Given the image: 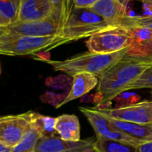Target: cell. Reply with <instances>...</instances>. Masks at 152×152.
Returning a JSON list of instances; mask_svg holds the SVG:
<instances>
[{
	"mask_svg": "<svg viewBox=\"0 0 152 152\" xmlns=\"http://www.w3.org/2000/svg\"><path fill=\"white\" fill-rule=\"evenodd\" d=\"M86 152H95V151H94V149H91V150H90V151H88Z\"/></svg>",
	"mask_w": 152,
	"mask_h": 152,
	"instance_id": "31",
	"label": "cell"
},
{
	"mask_svg": "<svg viewBox=\"0 0 152 152\" xmlns=\"http://www.w3.org/2000/svg\"><path fill=\"white\" fill-rule=\"evenodd\" d=\"M62 28L63 25L52 15L43 20L16 22L10 26L0 28V34L30 37H53L60 35Z\"/></svg>",
	"mask_w": 152,
	"mask_h": 152,
	"instance_id": "7",
	"label": "cell"
},
{
	"mask_svg": "<svg viewBox=\"0 0 152 152\" xmlns=\"http://www.w3.org/2000/svg\"><path fill=\"white\" fill-rule=\"evenodd\" d=\"M132 42L133 39L129 28L114 27L89 37L86 46L91 53L109 54L128 48Z\"/></svg>",
	"mask_w": 152,
	"mask_h": 152,
	"instance_id": "5",
	"label": "cell"
},
{
	"mask_svg": "<svg viewBox=\"0 0 152 152\" xmlns=\"http://www.w3.org/2000/svg\"><path fill=\"white\" fill-rule=\"evenodd\" d=\"M116 26L104 19L91 8L74 7L59 37L76 41Z\"/></svg>",
	"mask_w": 152,
	"mask_h": 152,
	"instance_id": "3",
	"label": "cell"
},
{
	"mask_svg": "<svg viewBox=\"0 0 152 152\" xmlns=\"http://www.w3.org/2000/svg\"><path fill=\"white\" fill-rule=\"evenodd\" d=\"M94 150L95 152H137L136 147L132 145L96 137Z\"/></svg>",
	"mask_w": 152,
	"mask_h": 152,
	"instance_id": "19",
	"label": "cell"
},
{
	"mask_svg": "<svg viewBox=\"0 0 152 152\" xmlns=\"http://www.w3.org/2000/svg\"><path fill=\"white\" fill-rule=\"evenodd\" d=\"M34 114L28 111L16 115H7L0 119V143L14 148L23 139L32 124Z\"/></svg>",
	"mask_w": 152,
	"mask_h": 152,
	"instance_id": "6",
	"label": "cell"
},
{
	"mask_svg": "<svg viewBox=\"0 0 152 152\" xmlns=\"http://www.w3.org/2000/svg\"><path fill=\"white\" fill-rule=\"evenodd\" d=\"M142 88L152 89V65L141 75L139 80H137L132 86L129 88L128 91L132 89Z\"/></svg>",
	"mask_w": 152,
	"mask_h": 152,
	"instance_id": "23",
	"label": "cell"
},
{
	"mask_svg": "<svg viewBox=\"0 0 152 152\" xmlns=\"http://www.w3.org/2000/svg\"><path fill=\"white\" fill-rule=\"evenodd\" d=\"M152 63L135 62L123 59L99 77L97 92L100 95L99 105L111 101L139 80Z\"/></svg>",
	"mask_w": 152,
	"mask_h": 152,
	"instance_id": "1",
	"label": "cell"
},
{
	"mask_svg": "<svg viewBox=\"0 0 152 152\" xmlns=\"http://www.w3.org/2000/svg\"><path fill=\"white\" fill-rule=\"evenodd\" d=\"M55 130L62 140L77 142L80 140V124L74 114H62L56 118Z\"/></svg>",
	"mask_w": 152,
	"mask_h": 152,
	"instance_id": "15",
	"label": "cell"
},
{
	"mask_svg": "<svg viewBox=\"0 0 152 152\" xmlns=\"http://www.w3.org/2000/svg\"><path fill=\"white\" fill-rule=\"evenodd\" d=\"M110 118L137 124L152 123V100L142 101L120 108L99 109Z\"/></svg>",
	"mask_w": 152,
	"mask_h": 152,
	"instance_id": "9",
	"label": "cell"
},
{
	"mask_svg": "<svg viewBox=\"0 0 152 152\" xmlns=\"http://www.w3.org/2000/svg\"><path fill=\"white\" fill-rule=\"evenodd\" d=\"M151 97H152V89H151Z\"/></svg>",
	"mask_w": 152,
	"mask_h": 152,
	"instance_id": "32",
	"label": "cell"
},
{
	"mask_svg": "<svg viewBox=\"0 0 152 152\" xmlns=\"http://www.w3.org/2000/svg\"></svg>",
	"mask_w": 152,
	"mask_h": 152,
	"instance_id": "33",
	"label": "cell"
},
{
	"mask_svg": "<svg viewBox=\"0 0 152 152\" xmlns=\"http://www.w3.org/2000/svg\"><path fill=\"white\" fill-rule=\"evenodd\" d=\"M69 42V39L59 36L30 37L0 34V53L5 56H25L43 50H51Z\"/></svg>",
	"mask_w": 152,
	"mask_h": 152,
	"instance_id": "4",
	"label": "cell"
},
{
	"mask_svg": "<svg viewBox=\"0 0 152 152\" xmlns=\"http://www.w3.org/2000/svg\"><path fill=\"white\" fill-rule=\"evenodd\" d=\"M96 139L94 137L73 142L60 137H43L39 141L35 152H86L94 149Z\"/></svg>",
	"mask_w": 152,
	"mask_h": 152,
	"instance_id": "11",
	"label": "cell"
},
{
	"mask_svg": "<svg viewBox=\"0 0 152 152\" xmlns=\"http://www.w3.org/2000/svg\"><path fill=\"white\" fill-rule=\"evenodd\" d=\"M107 117L109 120L111 127L130 137L139 145L152 141V123L137 124Z\"/></svg>",
	"mask_w": 152,
	"mask_h": 152,
	"instance_id": "13",
	"label": "cell"
},
{
	"mask_svg": "<svg viewBox=\"0 0 152 152\" xmlns=\"http://www.w3.org/2000/svg\"><path fill=\"white\" fill-rule=\"evenodd\" d=\"M132 34V45H140L152 39V30L143 26H136L129 28Z\"/></svg>",
	"mask_w": 152,
	"mask_h": 152,
	"instance_id": "22",
	"label": "cell"
},
{
	"mask_svg": "<svg viewBox=\"0 0 152 152\" xmlns=\"http://www.w3.org/2000/svg\"><path fill=\"white\" fill-rule=\"evenodd\" d=\"M34 121L42 134V138L55 136V132H56L55 130L56 118L43 116L35 112Z\"/></svg>",
	"mask_w": 152,
	"mask_h": 152,
	"instance_id": "21",
	"label": "cell"
},
{
	"mask_svg": "<svg viewBox=\"0 0 152 152\" xmlns=\"http://www.w3.org/2000/svg\"><path fill=\"white\" fill-rule=\"evenodd\" d=\"M53 10L51 0H21L17 22L43 20L51 16Z\"/></svg>",
	"mask_w": 152,
	"mask_h": 152,
	"instance_id": "12",
	"label": "cell"
},
{
	"mask_svg": "<svg viewBox=\"0 0 152 152\" xmlns=\"http://www.w3.org/2000/svg\"><path fill=\"white\" fill-rule=\"evenodd\" d=\"M42 138V134L38 126L36 124L34 117L31 128L25 134L22 141L12 148V152H35L36 146Z\"/></svg>",
	"mask_w": 152,
	"mask_h": 152,
	"instance_id": "17",
	"label": "cell"
},
{
	"mask_svg": "<svg viewBox=\"0 0 152 152\" xmlns=\"http://www.w3.org/2000/svg\"><path fill=\"white\" fill-rule=\"evenodd\" d=\"M129 1H144L145 0H129Z\"/></svg>",
	"mask_w": 152,
	"mask_h": 152,
	"instance_id": "30",
	"label": "cell"
},
{
	"mask_svg": "<svg viewBox=\"0 0 152 152\" xmlns=\"http://www.w3.org/2000/svg\"><path fill=\"white\" fill-rule=\"evenodd\" d=\"M109 54L95 53L91 52L77 54L63 61L45 59L56 71H62L73 77L78 73H91L100 77L108 69L123 59L127 49Z\"/></svg>",
	"mask_w": 152,
	"mask_h": 152,
	"instance_id": "2",
	"label": "cell"
},
{
	"mask_svg": "<svg viewBox=\"0 0 152 152\" xmlns=\"http://www.w3.org/2000/svg\"><path fill=\"white\" fill-rule=\"evenodd\" d=\"M143 2L145 7L148 9V10H149L150 12H151V15H152V0H145Z\"/></svg>",
	"mask_w": 152,
	"mask_h": 152,
	"instance_id": "27",
	"label": "cell"
},
{
	"mask_svg": "<svg viewBox=\"0 0 152 152\" xmlns=\"http://www.w3.org/2000/svg\"><path fill=\"white\" fill-rule=\"evenodd\" d=\"M119 1H120V2L123 4V5L126 6V7H127V4H129V2H130V1H129V0H119Z\"/></svg>",
	"mask_w": 152,
	"mask_h": 152,
	"instance_id": "29",
	"label": "cell"
},
{
	"mask_svg": "<svg viewBox=\"0 0 152 152\" xmlns=\"http://www.w3.org/2000/svg\"><path fill=\"white\" fill-rule=\"evenodd\" d=\"M136 26H143L152 30V15L143 16H135Z\"/></svg>",
	"mask_w": 152,
	"mask_h": 152,
	"instance_id": "24",
	"label": "cell"
},
{
	"mask_svg": "<svg viewBox=\"0 0 152 152\" xmlns=\"http://www.w3.org/2000/svg\"><path fill=\"white\" fill-rule=\"evenodd\" d=\"M79 110L87 118L88 121L93 127L96 137L124 142L136 148L139 146V145L130 137L118 132L111 127L108 117L102 114L98 108L80 107Z\"/></svg>",
	"mask_w": 152,
	"mask_h": 152,
	"instance_id": "8",
	"label": "cell"
},
{
	"mask_svg": "<svg viewBox=\"0 0 152 152\" xmlns=\"http://www.w3.org/2000/svg\"><path fill=\"white\" fill-rule=\"evenodd\" d=\"M53 4V16L61 23L65 24L70 13L74 7L72 0H51Z\"/></svg>",
	"mask_w": 152,
	"mask_h": 152,
	"instance_id": "20",
	"label": "cell"
},
{
	"mask_svg": "<svg viewBox=\"0 0 152 152\" xmlns=\"http://www.w3.org/2000/svg\"><path fill=\"white\" fill-rule=\"evenodd\" d=\"M0 152H12V148L0 143Z\"/></svg>",
	"mask_w": 152,
	"mask_h": 152,
	"instance_id": "28",
	"label": "cell"
},
{
	"mask_svg": "<svg viewBox=\"0 0 152 152\" xmlns=\"http://www.w3.org/2000/svg\"><path fill=\"white\" fill-rule=\"evenodd\" d=\"M125 59L152 63V39L140 45H132L126 50Z\"/></svg>",
	"mask_w": 152,
	"mask_h": 152,
	"instance_id": "18",
	"label": "cell"
},
{
	"mask_svg": "<svg viewBox=\"0 0 152 152\" xmlns=\"http://www.w3.org/2000/svg\"><path fill=\"white\" fill-rule=\"evenodd\" d=\"M137 152H152V141L141 144L137 147Z\"/></svg>",
	"mask_w": 152,
	"mask_h": 152,
	"instance_id": "26",
	"label": "cell"
},
{
	"mask_svg": "<svg viewBox=\"0 0 152 152\" xmlns=\"http://www.w3.org/2000/svg\"><path fill=\"white\" fill-rule=\"evenodd\" d=\"M72 77L73 84L69 94L56 108H59L68 102L84 96L99 85L98 77L91 73H78Z\"/></svg>",
	"mask_w": 152,
	"mask_h": 152,
	"instance_id": "14",
	"label": "cell"
},
{
	"mask_svg": "<svg viewBox=\"0 0 152 152\" xmlns=\"http://www.w3.org/2000/svg\"><path fill=\"white\" fill-rule=\"evenodd\" d=\"M99 0H72L74 7L81 8H91Z\"/></svg>",
	"mask_w": 152,
	"mask_h": 152,
	"instance_id": "25",
	"label": "cell"
},
{
	"mask_svg": "<svg viewBox=\"0 0 152 152\" xmlns=\"http://www.w3.org/2000/svg\"><path fill=\"white\" fill-rule=\"evenodd\" d=\"M91 8L116 26L127 28L136 27L135 16H129L126 7L119 0H99Z\"/></svg>",
	"mask_w": 152,
	"mask_h": 152,
	"instance_id": "10",
	"label": "cell"
},
{
	"mask_svg": "<svg viewBox=\"0 0 152 152\" xmlns=\"http://www.w3.org/2000/svg\"><path fill=\"white\" fill-rule=\"evenodd\" d=\"M21 0H0V28L18 22Z\"/></svg>",
	"mask_w": 152,
	"mask_h": 152,
	"instance_id": "16",
	"label": "cell"
}]
</instances>
